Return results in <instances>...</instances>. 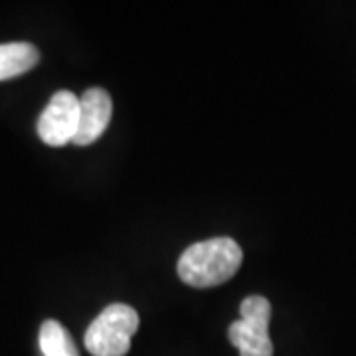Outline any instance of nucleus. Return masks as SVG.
I'll list each match as a JSON object with an SVG mask.
<instances>
[{
	"instance_id": "423d86ee",
	"label": "nucleus",
	"mask_w": 356,
	"mask_h": 356,
	"mask_svg": "<svg viewBox=\"0 0 356 356\" xmlns=\"http://www.w3.org/2000/svg\"><path fill=\"white\" fill-rule=\"evenodd\" d=\"M40 62V51L28 42L0 44V81L30 72Z\"/></svg>"
},
{
	"instance_id": "0eeeda50",
	"label": "nucleus",
	"mask_w": 356,
	"mask_h": 356,
	"mask_svg": "<svg viewBox=\"0 0 356 356\" xmlns=\"http://www.w3.org/2000/svg\"><path fill=\"white\" fill-rule=\"evenodd\" d=\"M40 350L44 356H79L72 334L54 318L44 321L40 327Z\"/></svg>"
},
{
	"instance_id": "7ed1b4c3",
	"label": "nucleus",
	"mask_w": 356,
	"mask_h": 356,
	"mask_svg": "<svg viewBox=\"0 0 356 356\" xmlns=\"http://www.w3.org/2000/svg\"><path fill=\"white\" fill-rule=\"evenodd\" d=\"M271 303L261 295H250L240 305V321L229 325V343L242 356H273L269 339Z\"/></svg>"
},
{
	"instance_id": "f257e3e1",
	"label": "nucleus",
	"mask_w": 356,
	"mask_h": 356,
	"mask_svg": "<svg viewBox=\"0 0 356 356\" xmlns=\"http://www.w3.org/2000/svg\"><path fill=\"white\" fill-rule=\"evenodd\" d=\"M242 259V248L232 238L192 243L178 259V277L192 287H216L238 273Z\"/></svg>"
},
{
	"instance_id": "f03ea898",
	"label": "nucleus",
	"mask_w": 356,
	"mask_h": 356,
	"mask_svg": "<svg viewBox=\"0 0 356 356\" xmlns=\"http://www.w3.org/2000/svg\"><path fill=\"white\" fill-rule=\"evenodd\" d=\"M139 329V315L133 307L113 303L105 307L86 331V348L93 356H125L131 339Z\"/></svg>"
},
{
	"instance_id": "39448f33",
	"label": "nucleus",
	"mask_w": 356,
	"mask_h": 356,
	"mask_svg": "<svg viewBox=\"0 0 356 356\" xmlns=\"http://www.w3.org/2000/svg\"><path fill=\"white\" fill-rule=\"evenodd\" d=\"M113 115L111 95L103 88H89L79 97V123L74 145L88 147L102 137Z\"/></svg>"
},
{
	"instance_id": "20e7f679",
	"label": "nucleus",
	"mask_w": 356,
	"mask_h": 356,
	"mask_svg": "<svg viewBox=\"0 0 356 356\" xmlns=\"http://www.w3.org/2000/svg\"><path fill=\"white\" fill-rule=\"evenodd\" d=\"M79 123V99L72 91L62 89L51 95L50 103L38 119V137L50 147L74 143Z\"/></svg>"
}]
</instances>
